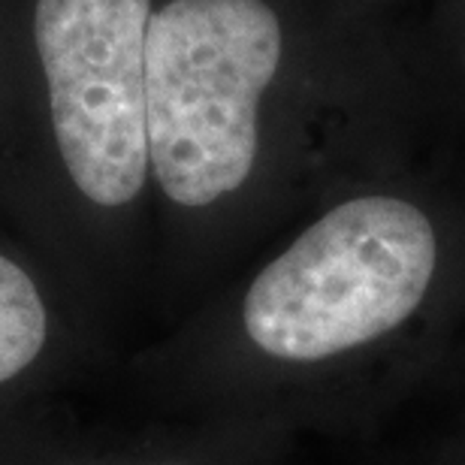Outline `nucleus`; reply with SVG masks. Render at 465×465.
<instances>
[{
  "instance_id": "2",
  "label": "nucleus",
  "mask_w": 465,
  "mask_h": 465,
  "mask_svg": "<svg viewBox=\"0 0 465 465\" xmlns=\"http://www.w3.org/2000/svg\"><path fill=\"white\" fill-rule=\"evenodd\" d=\"M435 263V230L417 206L348 200L257 272L242 300V330L272 360L336 357L402 327L430 291Z\"/></svg>"
},
{
  "instance_id": "5",
  "label": "nucleus",
  "mask_w": 465,
  "mask_h": 465,
  "mask_svg": "<svg viewBox=\"0 0 465 465\" xmlns=\"http://www.w3.org/2000/svg\"><path fill=\"white\" fill-rule=\"evenodd\" d=\"M49 417L52 414L0 432V465H106V462L73 460L67 453H61L58 441H54V423ZM143 465H188V462H143Z\"/></svg>"
},
{
  "instance_id": "3",
  "label": "nucleus",
  "mask_w": 465,
  "mask_h": 465,
  "mask_svg": "<svg viewBox=\"0 0 465 465\" xmlns=\"http://www.w3.org/2000/svg\"><path fill=\"white\" fill-rule=\"evenodd\" d=\"M148 0H40L36 54L64 173L100 209L134 203L152 173L145 104Z\"/></svg>"
},
{
  "instance_id": "1",
  "label": "nucleus",
  "mask_w": 465,
  "mask_h": 465,
  "mask_svg": "<svg viewBox=\"0 0 465 465\" xmlns=\"http://www.w3.org/2000/svg\"><path fill=\"white\" fill-rule=\"evenodd\" d=\"M278 61L282 25L263 0H170L152 13L148 154L166 200L206 209L248 182Z\"/></svg>"
},
{
  "instance_id": "4",
  "label": "nucleus",
  "mask_w": 465,
  "mask_h": 465,
  "mask_svg": "<svg viewBox=\"0 0 465 465\" xmlns=\"http://www.w3.org/2000/svg\"><path fill=\"white\" fill-rule=\"evenodd\" d=\"M70 348V314L25 260L0 251V432L49 414Z\"/></svg>"
}]
</instances>
